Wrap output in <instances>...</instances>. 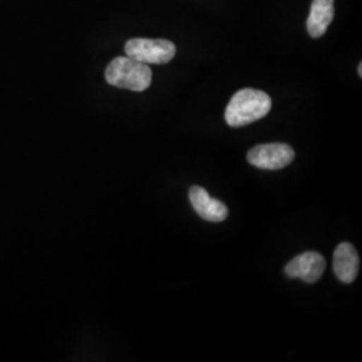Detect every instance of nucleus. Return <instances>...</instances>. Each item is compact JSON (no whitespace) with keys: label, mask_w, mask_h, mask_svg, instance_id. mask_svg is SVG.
I'll list each match as a JSON object with an SVG mask.
<instances>
[{"label":"nucleus","mask_w":362,"mask_h":362,"mask_svg":"<svg viewBox=\"0 0 362 362\" xmlns=\"http://www.w3.org/2000/svg\"><path fill=\"white\" fill-rule=\"evenodd\" d=\"M333 269L339 282L349 285L356 281L360 272V257L350 243L338 245L333 254Z\"/></svg>","instance_id":"7"},{"label":"nucleus","mask_w":362,"mask_h":362,"mask_svg":"<svg viewBox=\"0 0 362 362\" xmlns=\"http://www.w3.org/2000/svg\"><path fill=\"white\" fill-rule=\"evenodd\" d=\"M358 74H360V77L362 76V65L360 64V66H358Z\"/></svg>","instance_id":"9"},{"label":"nucleus","mask_w":362,"mask_h":362,"mask_svg":"<svg viewBox=\"0 0 362 362\" xmlns=\"http://www.w3.org/2000/svg\"><path fill=\"white\" fill-rule=\"evenodd\" d=\"M189 202L196 214L202 219L220 223L228 218V208L218 199L211 197L207 191L199 185H194L189 189Z\"/></svg>","instance_id":"6"},{"label":"nucleus","mask_w":362,"mask_h":362,"mask_svg":"<svg viewBox=\"0 0 362 362\" xmlns=\"http://www.w3.org/2000/svg\"><path fill=\"white\" fill-rule=\"evenodd\" d=\"M334 18V0H313L308 18L311 38H321Z\"/></svg>","instance_id":"8"},{"label":"nucleus","mask_w":362,"mask_h":362,"mask_svg":"<svg viewBox=\"0 0 362 362\" xmlns=\"http://www.w3.org/2000/svg\"><path fill=\"white\" fill-rule=\"evenodd\" d=\"M294 158V149L284 143L260 144L247 153V160L251 165L267 170L286 168Z\"/></svg>","instance_id":"4"},{"label":"nucleus","mask_w":362,"mask_h":362,"mask_svg":"<svg viewBox=\"0 0 362 362\" xmlns=\"http://www.w3.org/2000/svg\"><path fill=\"white\" fill-rule=\"evenodd\" d=\"M127 57L145 65H165L176 55V47L165 39H130L125 45Z\"/></svg>","instance_id":"3"},{"label":"nucleus","mask_w":362,"mask_h":362,"mask_svg":"<svg viewBox=\"0 0 362 362\" xmlns=\"http://www.w3.org/2000/svg\"><path fill=\"white\" fill-rule=\"evenodd\" d=\"M272 98L257 89H242L233 94L226 107V122L233 128H242L267 116L272 110Z\"/></svg>","instance_id":"1"},{"label":"nucleus","mask_w":362,"mask_h":362,"mask_svg":"<svg viewBox=\"0 0 362 362\" xmlns=\"http://www.w3.org/2000/svg\"><path fill=\"white\" fill-rule=\"evenodd\" d=\"M106 82L118 89L146 90L152 83L151 67L129 57H117L105 71Z\"/></svg>","instance_id":"2"},{"label":"nucleus","mask_w":362,"mask_h":362,"mask_svg":"<svg viewBox=\"0 0 362 362\" xmlns=\"http://www.w3.org/2000/svg\"><path fill=\"white\" fill-rule=\"evenodd\" d=\"M326 269V260L320 252L308 251L286 264V275L291 279H302L306 284L318 282Z\"/></svg>","instance_id":"5"}]
</instances>
